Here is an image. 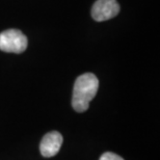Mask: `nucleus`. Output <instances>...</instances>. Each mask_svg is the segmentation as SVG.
<instances>
[{"label": "nucleus", "mask_w": 160, "mask_h": 160, "mask_svg": "<svg viewBox=\"0 0 160 160\" xmlns=\"http://www.w3.org/2000/svg\"><path fill=\"white\" fill-rule=\"evenodd\" d=\"M99 80L92 73H85L76 79L72 96V106L77 112L88 110L89 102L97 95Z\"/></svg>", "instance_id": "nucleus-1"}, {"label": "nucleus", "mask_w": 160, "mask_h": 160, "mask_svg": "<svg viewBox=\"0 0 160 160\" xmlns=\"http://www.w3.org/2000/svg\"><path fill=\"white\" fill-rule=\"evenodd\" d=\"M26 36L18 29H8L0 33V50L8 53H22L26 50Z\"/></svg>", "instance_id": "nucleus-2"}, {"label": "nucleus", "mask_w": 160, "mask_h": 160, "mask_svg": "<svg viewBox=\"0 0 160 160\" xmlns=\"http://www.w3.org/2000/svg\"><path fill=\"white\" fill-rule=\"evenodd\" d=\"M119 12L120 4L117 0H97L92 8V17L98 22L112 19Z\"/></svg>", "instance_id": "nucleus-3"}, {"label": "nucleus", "mask_w": 160, "mask_h": 160, "mask_svg": "<svg viewBox=\"0 0 160 160\" xmlns=\"http://www.w3.org/2000/svg\"><path fill=\"white\" fill-rule=\"evenodd\" d=\"M62 145V136L59 132L52 131L47 133L43 137L40 145L41 154L44 157H53L58 153L60 147Z\"/></svg>", "instance_id": "nucleus-4"}, {"label": "nucleus", "mask_w": 160, "mask_h": 160, "mask_svg": "<svg viewBox=\"0 0 160 160\" xmlns=\"http://www.w3.org/2000/svg\"><path fill=\"white\" fill-rule=\"evenodd\" d=\"M100 160H124L121 156L114 154V153H111V152H106L104 153L103 155L101 156Z\"/></svg>", "instance_id": "nucleus-5"}]
</instances>
